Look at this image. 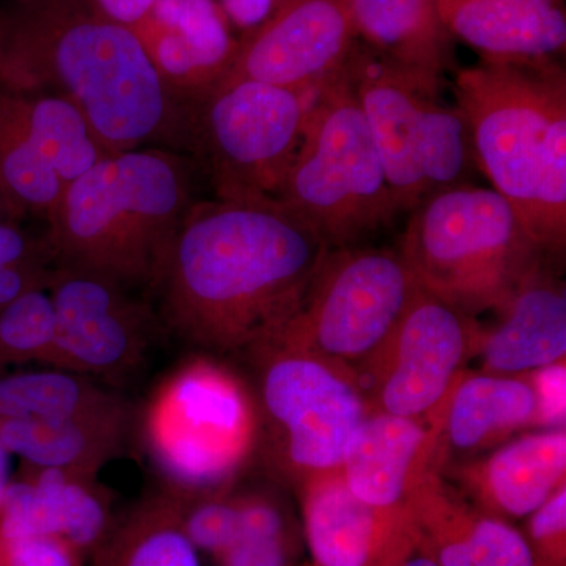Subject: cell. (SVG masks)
<instances>
[{
    "label": "cell",
    "mask_w": 566,
    "mask_h": 566,
    "mask_svg": "<svg viewBox=\"0 0 566 566\" xmlns=\"http://www.w3.org/2000/svg\"><path fill=\"white\" fill-rule=\"evenodd\" d=\"M21 476L46 499L59 538L85 558L91 556L115 520L111 495L96 482V475L24 464Z\"/></svg>",
    "instance_id": "28"
},
{
    "label": "cell",
    "mask_w": 566,
    "mask_h": 566,
    "mask_svg": "<svg viewBox=\"0 0 566 566\" xmlns=\"http://www.w3.org/2000/svg\"><path fill=\"white\" fill-rule=\"evenodd\" d=\"M0 112L24 133L65 186L111 156L84 114L63 96L0 84Z\"/></svg>",
    "instance_id": "25"
},
{
    "label": "cell",
    "mask_w": 566,
    "mask_h": 566,
    "mask_svg": "<svg viewBox=\"0 0 566 566\" xmlns=\"http://www.w3.org/2000/svg\"><path fill=\"white\" fill-rule=\"evenodd\" d=\"M493 331L480 333L476 353L491 375L527 374L564 363L566 292L546 264L515 293Z\"/></svg>",
    "instance_id": "21"
},
{
    "label": "cell",
    "mask_w": 566,
    "mask_h": 566,
    "mask_svg": "<svg viewBox=\"0 0 566 566\" xmlns=\"http://www.w3.org/2000/svg\"><path fill=\"white\" fill-rule=\"evenodd\" d=\"M178 499L182 531L199 553L214 558L237 539L240 532L237 495L227 491L203 497Z\"/></svg>",
    "instance_id": "31"
},
{
    "label": "cell",
    "mask_w": 566,
    "mask_h": 566,
    "mask_svg": "<svg viewBox=\"0 0 566 566\" xmlns=\"http://www.w3.org/2000/svg\"><path fill=\"white\" fill-rule=\"evenodd\" d=\"M535 371L531 382L538 395V423L560 428L565 420V360Z\"/></svg>",
    "instance_id": "36"
},
{
    "label": "cell",
    "mask_w": 566,
    "mask_h": 566,
    "mask_svg": "<svg viewBox=\"0 0 566 566\" xmlns=\"http://www.w3.org/2000/svg\"><path fill=\"white\" fill-rule=\"evenodd\" d=\"M252 353L260 364V419L279 468L300 483L340 468L368 412L356 370L273 342Z\"/></svg>",
    "instance_id": "10"
},
{
    "label": "cell",
    "mask_w": 566,
    "mask_h": 566,
    "mask_svg": "<svg viewBox=\"0 0 566 566\" xmlns=\"http://www.w3.org/2000/svg\"><path fill=\"white\" fill-rule=\"evenodd\" d=\"M196 164L167 148L115 153L69 182L46 216L52 264L153 285L182 219L197 202Z\"/></svg>",
    "instance_id": "4"
},
{
    "label": "cell",
    "mask_w": 566,
    "mask_h": 566,
    "mask_svg": "<svg viewBox=\"0 0 566 566\" xmlns=\"http://www.w3.org/2000/svg\"><path fill=\"white\" fill-rule=\"evenodd\" d=\"M457 109L483 172L545 256L566 244V74L554 59L461 70Z\"/></svg>",
    "instance_id": "3"
},
{
    "label": "cell",
    "mask_w": 566,
    "mask_h": 566,
    "mask_svg": "<svg viewBox=\"0 0 566 566\" xmlns=\"http://www.w3.org/2000/svg\"><path fill=\"white\" fill-rule=\"evenodd\" d=\"M357 41L379 57L441 87L452 65V35L438 0H345Z\"/></svg>",
    "instance_id": "22"
},
{
    "label": "cell",
    "mask_w": 566,
    "mask_h": 566,
    "mask_svg": "<svg viewBox=\"0 0 566 566\" xmlns=\"http://www.w3.org/2000/svg\"><path fill=\"white\" fill-rule=\"evenodd\" d=\"M48 292L55 311V342L46 367L82 376H118L139 367L151 316L129 297L128 289L54 264Z\"/></svg>",
    "instance_id": "13"
},
{
    "label": "cell",
    "mask_w": 566,
    "mask_h": 566,
    "mask_svg": "<svg viewBox=\"0 0 566 566\" xmlns=\"http://www.w3.org/2000/svg\"><path fill=\"white\" fill-rule=\"evenodd\" d=\"M0 66H2V59H0Z\"/></svg>",
    "instance_id": "44"
},
{
    "label": "cell",
    "mask_w": 566,
    "mask_h": 566,
    "mask_svg": "<svg viewBox=\"0 0 566 566\" xmlns=\"http://www.w3.org/2000/svg\"><path fill=\"white\" fill-rule=\"evenodd\" d=\"M346 66L400 211L411 212L434 192L461 185L471 137L460 111L439 99V88L359 41Z\"/></svg>",
    "instance_id": "9"
},
{
    "label": "cell",
    "mask_w": 566,
    "mask_h": 566,
    "mask_svg": "<svg viewBox=\"0 0 566 566\" xmlns=\"http://www.w3.org/2000/svg\"><path fill=\"white\" fill-rule=\"evenodd\" d=\"M303 566H316L315 564H311V565H303Z\"/></svg>",
    "instance_id": "43"
},
{
    "label": "cell",
    "mask_w": 566,
    "mask_h": 566,
    "mask_svg": "<svg viewBox=\"0 0 566 566\" xmlns=\"http://www.w3.org/2000/svg\"><path fill=\"white\" fill-rule=\"evenodd\" d=\"M314 92L219 81L186 104L188 153L216 199H275Z\"/></svg>",
    "instance_id": "8"
},
{
    "label": "cell",
    "mask_w": 566,
    "mask_h": 566,
    "mask_svg": "<svg viewBox=\"0 0 566 566\" xmlns=\"http://www.w3.org/2000/svg\"><path fill=\"white\" fill-rule=\"evenodd\" d=\"M132 31L182 107L214 87L240 50L218 0H158Z\"/></svg>",
    "instance_id": "17"
},
{
    "label": "cell",
    "mask_w": 566,
    "mask_h": 566,
    "mask_svg": "<svg viewBox=\"0 0 566 566\" xmlns=\"http://www.w3.org/2000/svg\"><path fill=\"white\" fill-rule=\"evenodd\" d=\"M535 566H566V486L527 516L523 532Z\"/></svg>",
    "instance_id": "32"
},
{
    "label": "cell",
    "mask_w": 566,
    "mask_h": 566,
    "mask_svg": "<svg viewBox=\"0 0 566 566\" xmlns=\"http://www.w3.org/2000/svg\"><path fill=\"white\" fill-rule=\"evenodd\" d=\"M63 189L65 185L50 163L0 112V193L24 214L46 219Z\"/></svg>",
    "instance_id": "29"
},
{
    "label": "cell",
    "mask_w": 566,
    "mask_h": 566,
    "mask_svg": "<svg viewBox=\"0 0 566 566\" xmlns=\"http://www.w3.org/2000/svg\"><path fill=\"white\" fill-rule=\"evenodd\" d=\"M259 405L243 381L210 357L166 376L144 409L142 436L164 490L181 499L230 491L255 452Z\"/></svg>",
    "instance_id": "7"
},
{
    "label": "cell",
    "mask_w": 566,
    "mask_h": 566,
    "mask_svg": "<svg viewBox=\"0 0 566 566\" xmlns=\"http://www.w3.org/2000/svg\"><path fill=\"white\" fill-rule=\"evenodd\" d=\"M449 395L428 419L368 409L340 465L354 495L379 506L406 505L409 491L427 469L438 465L442 471L441 436Z\"/></svg>",
    "instance_id": "18"
},
{
    "label": "cell",
    "mask_w": 566,
    "mask_h": 566,
    "mask_svg": "<svg viewBox=\"0 0 566 566\" xmlns=\"http://www.w3.org/2000/svg\"><path fill=\"white\" fill-rule=\"evenodd\" d=\"M129 416L117 395L71 371H29L0 378V419L65 420Z\"/></svg>",
    "instance_id": "27"
},
{
    "label": "cell",
    "mask_w": 566,
    "mask_h": 566,
    "mask_svg": "<svg viewBox=\"0 0 566 566\" xmlns=\"http://www.w3.org/2000/svg\"><path fill=\"white\" fill-rule=\"evenodd\" d=\"M417 290L419 283L400 252L335 249L300 311L270 342L356 370L392 334Z\"/></svg>",
    "instance_id": "11"
},
{
    "label": "cell",
    "mask_w": 566,
    "mask_h": 566,
    "mask_svg": "<svg viewBox=\"0 0 566 566\" xmlns=\"http://www.w3.org/2000/svg\"><path fill=\"white\" fill-rule=\"evenodd\" d=\"M294 538L243 536L214 557L218 566H293Z\"/></svg>",
    "instance_id": "34"
},
{
    "label": "cell",
    "mask_w": 566,
    "mask_h": 566,
    "mask_svg": "<svg viewBox=\"0 0 566 566\" xmlns=\"http://www.w3.org/2000/svg\"><path fill=\"white\" fill-rule=\"evenodd\" d=\"M9 455L6 447L0 442V502H2L3 493L6 488L9 485Z\"/></svg>",
    "instance_id": "41"
},
{
    "label": "cell",
    "mask_w": 566,
    "mask_h": 566,
    "mask_svg": "<svg viewBox=\"0 0 566 566\" xmlns=\"http://www.w3.org/2000/svg\"><path fill=\"white\" fill-rule=\"evenodd\" d=\"M129 416L99 419H0V442L32 468H54L98 475L120 453Z\"/></svg>",
    "instance_id": "24"
},
{
    "label": "cell",
    "mask_w": 566,
    "mask_h": 566,
    "mask_svg": "<svg viewBox=\"0 0 566 566\" xmlns=\"http://www.w3.org/2000/svg\"><path fill=\"white\" fill-rule=\"evenodd\" d=\"M329 252L277 200L196 202L151 289L181 340L203 352H252L296 315Z\"/></svg>",
    "instance_id": "1"
},
{
    "label": "cell",
    "mask_w": 566,
    "mask_h": 566,
    "mask_svg": "<svg viewBox=\"0 0 566 566\" xmlns=\"http://www.w3.org/2000/svg\"><path fill=\"white\" fill-rule=\"evenodd\" d=\"M85 566H202L182 531L181 502L167 490L115 516Z\"/></svg>",
    "instance_id": "26"
},
{
    "label": "cell",
    "mask_w": 566,
    "mask_h": 566,
    "mask_svg": "<svg viewBox=\"0 0 566 566\" xmlns=\"http://www.w3.org/2000/svg\"><path fill=\"white\" fill-rule=\"evenodd\" d=\"M300 485L305 538L316 566H401L417 553L408 505L368 504L352 493L340 468Z\"/></svg>",
    "instance_id": "15"
},
{
    "label": "cell",
    "mask_w": 566,
    "mask_h": 566,
    "mask_svg": "<svg viewBox=\"0 0 566 566\" xmlns=\"http://www.w3.org/2000/svg\"><path fill=\"white\" fill-rule=\"evenodd\" d=\"M87 558L57 536L0 534V566H85Z\"/></svg>",
    "instance_id": "33"
},
{
    "label": "cell",
    "mask_w": 566,
    "mask_h": 566,
    "mask_svg": "<svg viewBox=\"0 0 566 566\" xmlns=\"http://www.w3.org/2000/svg\"><path fill=\"white\" fill-rule=\"evenodd\" d=\"M400 252L417 283L475 316L502 311L546 264L516 211L494 189H442L411 211Z\"/></svg>",
    "instance_id": "5"
},
{
    "label": "cell",
    "mask_w": 566,
    "mask_h": 566,
    "mask_svg": "<svg viewBox=\"0 0 566 566\" xmlns=\"http://www.w3.org/2000/svg\"><path fill=\"white\" fill-rule=\"evenodd\" d=\"M51 260L35 259L0 266V312L22 294L48 289Z\"/></svg>",
    "instance_id": "35"
},
{
    "label": "cell",
    "mask_w": 566,
    "mask_h": 566,
    "mask_svg": "<svg viewBox=\"0 0 566 566\" xmlns=\"http://www.w3.org/2000/svg\"><path fill=\"white\" fill-rule=\"evenodd\" d=\"M35 259H48L52 262L44 238L32 237L18 222L0 223V266Z\"/></svg>",
    "instance_id": "37"
},
{
    "label": "cell",
    "mask_w": 566,
    "mask_h": 566,
    "mask_svg": "<svg viewBox=\"0 0 566 566\" xmlns=\"http://www.w3.org/2000/svg\"><path fill=\"white\" fill-rule=\"evenodd\" d=\"M0 84L70 99L115 153H188L186 109L136 33L92 0H9L0 9Z\"/></svg>",
    "instance_id": "2"
},
{
    "label": "cell",
    "mask_w": 566,
    "mask_h": 566,
    "mask_svg": "<svg viewBox=\"0 0 566 566\" xmlns=\"http://www.w3.org/2000/svg\"><path fill=\"white\" fill-rule=\"evenodd\" d=\"M356 44L345 0H279L273 13L240 43L222 80L315 92L344 69Z\"/></svg>",
    "instance_id": "14"
},
{
    "label": "cell",
    "mask_w": 566,
    "mask_h": 566,
    "mask_svg": "<svg viewBox=\"0 0 566 566\" xmlns=\"http://www.w3.org/2000/svg\"><path fill=\"white\" fill-rule=\"evenodd\" d=\"M565 428L505 442L491 455L458 464L453 479L472 504L501 520L527 517L565 485Z\"/></svg>",
    "instance_id": "19"
},
{
    "label": "cell",
    "mask_w": 566,
    "mask_h": 566,
    "mask_svg": "<svg viewBox=\"0 0 566 566\" xmlns=\"http://www.w3.org/2000/svg\"><path fill=\"white\" fill-rule=\"evenodd\" d=\"M401 566H439L436 565L434 562H431L430 558L419 556V554H415L411 558L405 562Z\"/></svg>",
    "instance_id": "42"
},
{
    "label": "cell",
    "mask_w": 566,
    "mask_h": 566,
    "mask_svg": "<svg viewBox=\"0 0 566 566\" xmlns=\"http://www.w3.org/2000/svg\"><path fill=\"white\" fill-rule=\"evenodd\" d=\"M482 327L423 289L374 356L356 368L368 409L428 419L479 348Z\"/></svg>",
    "instance_id": "12"
},
{
    "label": "cell",
    "mask_w": 566,
    "mask_h": 566,
    "mask_svg": "<svg viewBox=\"0 0 566 566\" xmlns=\"http://www.w3.org/2000/svg\"><path fill=\"white\" fill-rule=\"evenodd\" d=\"M24 216L20 208L14 207L10 200L0 193V223L18 222Z\"/></svg>",
    "instance_id": "40"
},
{
    "label": "cell",
    "mask_w": 566,
    "mask_h": 566,
    "mask_svg": "<svg viewBox=\"0 0 566 566\" xmlns=\"http://www.w3.org/2000/svg\"><path fill=\"white\" fill-rule=\"evenodd\" d=\"M92 2L112 21L132 29L158 0H92Z\"/></svg>",
    "instance_id": "39"
},
{
    "label": "cell",
    "mask_w": 566,
    "mask_h": 566,
    "mask_svg": "<svg viewBox=\"0 0 566 566\" xmlns=\"http://www.w3.org/2000/svg\"><path fill=\"white\" fill-rule=\"evenodd\" d=\"M274 200L307 222L331 251L356 248L400 214L348 66L314 92Z\"/></svg>",
    "instance_id": "6"
},
{
    "label": "cell",
    "mask_w": 566,
    "mask_h": 566,
    "mask_svg": "<svg viewBox=\"0 0 566 566\" xmlns=\"http://www.w3.org/2000/svg\"><path fill=\"white\" fill-rule=\"evenodd\" d=\"M55 342V311L48 289L22 294L0 312V367L48 365Z\"/></svg>",
    "instance_id": "30"
},
{
    "label": "cell",
    "mask_w": 566,
    "mask_h": 566,
    "mask_svg": "<svg viewBox=\"0 0 566 566\" xmlns=\"http://www.w3.org/2000/svg\"><path fill=\"white\" fill-rule=\"evenodd\" d=\"M538 420V395L527 379L491 374L464 378L463 375L447 400L441 458L447 447L457 452L491 449Z\"/></svg>",
    "instance_id": "23"
},
{
    "label": "cell",
    "mask_w": 566,
    "mask_h": 566,
    "mask_svg": "<svg viewBox=\"0 0 566 566\" xmlns=\"http://www.w3.org/2000/svg\"><path fill=\"white\" fill-rule=\"evenodd\" d=\"M417 553L439 566H535L523 532L490 515L450 485L438 465L427 469L406 499Z\"/></svg>",
    "instance_id": "16"
},
{
    "label": "cell",
    "mask_w": 566,
    "mask_h": 566,
    "mask_svg": "<svg viewBox=\"0 0 566 566\" xmlns=\"http://www.w3.org/2000/svg\"><path fill=\"white\" fill-rule=\"evenodd\" d=\"M450 35L495 61L554 59L566 44L564 0H438Z\"/></svg>",
    "instance_id": "20"
},
{
    "label": "cell",
    "mask_w": 566,
    "mask_h": 566,
    "mask_svg": "<svg viewBox=\"0 0 566 566\" xmlns=\"http://www.w3.org/2000/svg\"><path fill=\"white\" fill-rule=\"evenodd\" d=\"M277 0H221L226 17L241 28L260 25L277 7Z\"/></svg>",
    "instance_id": "38"
}]
</instances>
